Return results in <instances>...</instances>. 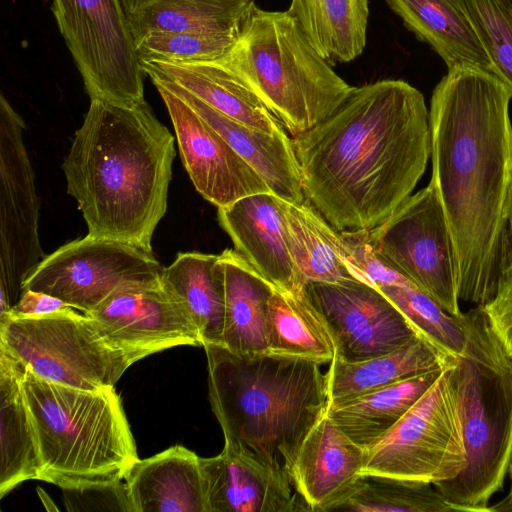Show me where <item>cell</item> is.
I'll use <instances>...</instances> for the list:
<instances>
[{
  "label": "cell",
  "mask_w": 512,
  "mask_h": 512,
  "mask_svg": "<svg viewBox=\"0 0 512 512\" xmlns=\"http://www.w3.org/2000/svg\"><path fill=\"white\" fill-rule=\"evenodd\" d=\"M511 89L494 74L455 68L433 90V183L455 250L458 296L484 306L504 280L512 192Z\"/></svg>",
  "instance_id": "obj_1"
},
{
  "label": "cell",
  "mask_w": 512,
  "mask_h": 512,
  "mask_svg": "<svg viewBox=\"0 0 512 512\" xmlns=\"http://www.w3.org/2000/svg\"><path fill=\"white\" fill-rule=\"evenodd\" d=\"M291 138L305 202L340 232L369 231L388 219L431 156L424 96L403 80L354 87L329 117Z\"/></svg>",
  "instance_id": "obj_2"
},
{
  "label": "cell",
  "mask_w": 512,
  "mask_h": 512,
  "mask_svg": "<svg viewBox=\"0 0 512 512\" xmlns=\"http://www.w3.org/2000/svg\"><path fill=\"white\" fill-rule=\"evenodd\" d=\"M174 157L175 139L146 101L91 100L62 164L88 234L152 251Z\"/></svg>",
  "instance_id": "obj_3"
},
{
  "label": "cell",
  "mask_w": 512,
  "mask_h": 512,
  "mask_svg": "<svg viewBox=\"0 0 512 512\" xmlns=\"http://www.w3.org/2000/svg\"><path fill=\"white\" fill-rule=\"evenodd\" d=\"M203 347L211 409L225 442L291 477L302 442L328 410L321 364L272 353L240 355L222 345Z\"/></svg>",
  "instance_id": "obj_4"
},
{
  "label": "cell",
  "mask_w": 512,
  "mask_h": 512,
  "mask_svg": "<svg viewBox=\"0 0 512 512\" xmlns=\"http://www.w3.org/2000/svg\"><path fill=\"white\" fill-rule=\"evenodd\" d=\"M22 386L39 453V480L66 488L124 479L139 458L114 386L81 390L26 368Z\"/></svg>",
  "instance_id": "obj_5"
},
{
  "label": "cell",
  "mask_w": 512,
  "mask_h": 512,
  "mask_svg": "<svg viewBox=\"0 0 512 512\" xmlns=\"http://www.w3.org/2000/svg\"><path fill=\"white\" fill-rule=\"evenodd\" d=\"M464 314L468 344L454 360L453 379L467 463L434 486L454 511L489 512L512 464V360L482 306Z\"/></svg>",
  "instance_id": "obj_6"
},
{
  "label": "cell",
  "mask_w": 512,
  "mask_h": 512,
  "mask_svg": "<svg viewBox=\"0 0 512 512\" xmlns=\"http://www.w3.org/2000/svg\"><path fill=\"white\" fill-rule=\"evenodd\" d=\"M216 61L241 79L292 136L329 117L354 89L287 10L255 5L234 46Z\"/></svg>",
  "instance_id": "obj_7"
},
{
  "label": "cell",
  "mask_w": 512,
  "mask_h": 512,
  "mask_svg": "<svg viewBox=\"0 0 512 512\" xmlns=\"http://www.w3.org/2000/svg\"><path fill=\"white\" fill-rule=\"evenodd\" d=\"M0 347L38 377L87 391L114 386L131 366L91 319L72 307L43 316L0 319Z\"/></svg>",
  "instance_id": "obj_8"
},
{
  "label": "cell",
  "mask_w": 512,
  "mask_h": 512,
  "mask_svg": "<svg viewBox=\"0 0 512 512\" xmlns=\"http://www.w3.org/2000/svg\"><path fill=\"white\" fill-rule=\"evenodd\" d=\"M453 366L454 362L446 366L418 402L365 448L361 475L436 485L454 479L465 469L467 457Z\"/></svg>",
  "instance_id": "obj_9"
},
{
  "label": "cell",
  "mask_w": 512,
  "mask_h": 512,
  "mask_svg": "<svg viewBox=\"0 0 512 512\" xmlns=\"http://www.w3.org/2000/svg\"><path fill=\"white\" fill-rule=\"evenodd\" d=\"M51 10L90 100L145 101V72L119 0H52Z\"/></svg>",
  "instance_id": "obj_10"
},
{
  "label": "cell",
  "mask_w": 512,
  "mask_h": 512,
  "mask_svg": "<svg viewBox=\"0 0 512 512\" xmlns=\"http://www.w3.org/2000/svg\"><path fill=\"white\" fill-rule=\"evenodd\" d=\"M362 236L381 262L407 278L446 312L461 317L455 250L433 183L409 196Z\"/></svg>",
  "instance_id": "obj_11"
},
{
  "label": "cell",
  "mask_w": 512,
  "mask_h": 512,
  "mask_svg": "<svg viewBox=\"0 0 512 512\" xmlns=\"http://www.w3.org/2000/svg\"><path fill=\"white\" fill-rule=\"evenodd\" d=\"M164 267L152 251L87 234L45 256L22 283L89 312L112 295L161 284Z\"/></svg>",
  "instance_id": "obj_12"
},
{
  "label": "cell",
  "mask_w": 512,
  "mask_h": 512,
  "mask_svg": "<svg viewBox=\"0 0 512 512\" xmlns=\"http://www.w3.org/2000/svg\"><path fill=\"white\" fill-rule=\"evenodd\" d=\"M22 117L0 96V317L21 294L22 283L44 258L39 198L25 148Z\"/></svg>",
  "instance_id": "obj_13"
},
{
  "label": "cell",
  "mask_w": 512,
  "mask_h": 512,
  "mask_svg": "<svg viewBox=\"0 0 512 512\" xmlns=\"http://www.w3.org/2000/svg\"><path fill=\"white\" fill-rule=\"evenodd\" d=\"M303 291L332 339L334 358L367 360L420 336L400 310L366 281L307 282Z\"/></svg>",
  "instance_id": "obj_14"
},
{
  "label": "cell",
  "mask_w": 512,
  "mask_h": 512,
  "mask_svg": "<svg viewBox=\"0 0 512 512\" xmlns=\"http://www.w3.org/2000/svg\"><path fill=\"white\" fill-rule=\"evenodd\" d=\"M84 314L131 365L172 347L201 346L185 304L161 284L120 291Z\"/></svg>",
  "instance_id": "obj_15"
},
{
  "label": "cell",
  "mask_w": 512,
  "mask_h": 512,
  "mask_svg": "<svg viewBox=\"0 0 512 512\" xmlns=\"http://www.w3.org/2000/svg\"><path fill=\"white\" fill-rule=\"evenodd\" d=\"M170 115L183 165L200 195L217 208L271 192L262 177L183 99L154 84Z\"/></svg>",
  "instance_id": "obj_16"
},
{
  "label": "cell",
  "mask_w": 512,
  "mask_h": 512,
  "mask_svg": "<svg viewBox=\"0 0 512 512\" xmlns=\"http://www.w3.org/2000/svg\"><path fill=\"white\" fill-rule=\"evenodd\" d=\"M207 512L311 511L292 478L225 442L220 454L200 457Z\"/></svg>",
  "instance_id": "obj_17"
},
{
  "label": "cell",
  "mask_w": 512,
  "mask_h": 512,
  "mask_svg": "<svg viewBox=\"0 0 512 512\" xmlns=\"http://www.w3.org/2000/svg\"><path fill=\"white\" fill-rule=\"evenodd\" d=\"M217 217L234 249L275 288L304 289L288 244L282 198L272 192L248 195L217 208Z\"/></svg>",
  "instance_id": "obj_18"
},
{
  "label": "cell",
  "mask_w": 512,
  "mask_h": 512,
  "mask_svg": "<svg viewBox=\"0 0 512 512\" xmlns=\"http://www.w3.org/2000/svg\"><path fill=\"white\" fill-rule=\"evenodd\" d=\"M366 449L326 415L302 442L291 468L296 491L313 512H329L362 474Z\"/></svg>",
  "instance_id": "obj_19"
},
{
  "label": "cell",
  "mask_w": 512,
  "mask_h": 512,
  "mask_svg": "<svg viewBox=\"0 0 512 512\" xmlns=\"http://www.w3.org/2000/svg\"><path fill=\"white\" fill-rule=\"evenodd\" d=\"M148 76L153 84H160L183 99L213 127L262 177L273 194L292 203L305 201L299 162L287 132L270 134L246 126L213 109L172 81L154 74Z\"/></svg>",
  "instance_id": "obj_20"
},
{
  "label": "cell",
  "mask_w": 512,
  "mask_h": 512,
  "mask_svg": "<svg viewBox=\"0 0 512 512\" xmlns=\"http://www.w3.org/2000/svg\"><path fill=\"white\" fill-rule=\"evenodd\" d=\"M352 244L365 281L386 296L420 336L447 356L465 355L469 335L464 313L461 317L449 314L415 284L377 259L362 232L353 234Z\"/></svg>",
  "instance_id": "obj_21"
},
{
  "label": "cell",
  "mask_w": 512,
  "mask_h": 512,
  "mask_svg": "<svg viewBox=\"0 0 512 512\" xmlns=\"http://www.w3.org/2000/svg\"><path fill=\"white\" fill-rule=\"evenodd\" d=\"M124 480L133 512H207L200 456L184 446L136 460Z\"/></svg>",
  "instance_id": "obj_22"
},
{
  "label": "cell",
  "mask_w": 512,
  "mask_h": 512,
  "mask_svg": "<svg viewBox=\"0 0 512 512\" xmlns=\"http://www.w3.org/2000/svg\"><path fill=\"white\" fill-rule=\"evenodd\" d=\"M146 75L154 74L179 85L213 109L251 128L282 134L283 124L233 72L217 61L142 62Z\"/></svg>",
  "instance_id": "obj_23"
},
{
  "label": "cell",
  "mask_w": 512,
  "mask_h": 512,
  "mask_svg": "<svg viewBox=\"0 0 512 512\" xmlns=\"http://www.w3.org/2000/svg\"><path fill=\"white\" fill-rule=\"evenodd\" d=\"M289 248L307 282L365 281L344 232L332 227L311 205L282 199Z\"/></svg>",
  "instance_id": "obj_24"
},
{
  "label": "cell",
  "mask_w": 512,
  "mask_h": 512,
  "mask_svg": "<svg viewBox=\"0 0 512 512\" xmlns=\"http://www.w3.org/2000/svg\"><path fill=\"white\" fill-rule=\"evenodd\" d=\"M225 311L223 345L240 355L268 353L267 309L275 287L235 249L219 254Z\"/></svg>",
  "instance_id": "obj_25"
},
{
  "label": "cell",
  "mask_w": 512,
  "mask_h": 512,
  "mask_svg": "<svg viewBox=\"0 0 512 512\" xmlns=\"http://www.w3.org/2000/svg\"><path fill=\"white\" fill-rule=\"evenodd\" d=\"M404 25L427 43L448 70L476 68L494 74L469 18L455 0H385Z\"/></svg>",
  "instance_id": "obj_26"
},
{
  "label": "cell",
  "mask_w": 512,
  "mask_h": 512,
  "mask_svg": "<svg viewBox=\"0 0 512 512\" xmlns=\"http://www.w3.org/2000/svg\"><path fill=\"white\" fill-rule=\"evenodd\" d=\"M454 359L422 336L367 360L346 362L334 358L326 373L329 406L429 370L444 368L453 364Z\"/></svg>",
  "instance_id": "obj_27"
},
{
  "label": "cell",
  "mask_w": 512,
  "mask_h": 512,
  "mask_svg": "<svg viewBox=\"0 0 512 512\" xmlns=\"http://www.w3.org/2000/svg\"><path fill=\"white\" fill-rule=\"evenodd\" d=\"M25 367L0 347V497L40 478V459L22 386Z\"/></svg>",
  "instance_id": "obj_28"
},
{
  "label": "cell",
  "mask_w": 512,
  "mask_h": 512,
  "mask_svg": "<svg viewBox=\"0 0 512 512\" xmlns=\"http://www.w3.org/2000/svg\"><path fill=\"white\" fill-rule=\"evenodd\" d=\"M444 368L429 370L329 406L327 416L352 441L367 448L389 431L418 402Z\"/></svg>",
  "instance_id": "obj_29"
},
{
  "label": "cell",
  "mask_w": 512,
  "mask_h": 512,
  "mask_svg": "<svg viewBox=\"0 0 512 512\" xmlns=\"http://www.w3.org/2000/svg\"><path fill=\"white\" fill-rule=\"evenodd\" d=\"M161 285L188 309L201 346L223 345L225 294L219 254L181 252L164 267Z\"/></svg>",
  "instance_id": "obj_30"
},
{
  "label": "cell",
  "mask_w": 512,
  "mask_h": 512,
  "mask_svg": "<svg viewBox=\"0 0 512 512\" xmlns=\"http://www.w3.org/2000/svg\"><path fill=\"white\" fill-rule=\"evenodd\" d=\"M287 11L330 64L350 62L366 46L368 0H291Z\"/></svg>",
  "instance_id": "obj_31"
},
{
  "label": "cell",
  "mask_w": 512,
  "mask_h": 512,
  "mask_svg": "<svg viewBox=\"0 0 512 512\" xmlns=\"http://www.w3.org/2000/svg\"><path fill=\"white\" fill-rule=\"evenodd\" d=\"M268 353L298 357L319 364L335 357L332 339L304 291L274 289L267 309Z\"/></svg>",
  "instance_id": "obj_32"
},
{
  "label": "cell",
  "mask_w": 512,
  "mask_h": 512,
  "mask_svg": "<svg viewBox=\"0 0 512 512\" xmlns=\"http://www.w3.org/2000/svg\"><path fill=\"white\" fill-rule=\"evenodd\" d=\"M255 0H158L128 16L137 41L151 32L241 33Z\"/></svg>",
  "instance_id": "obj_33"
},
{
  "label": "cell",
  "mask_w": 512,
  "mask_h": 512,
  "mask_svg": "<svg viewBox=\"0 0 512 512\" xmlns=\"http://www.w3.org/2000/svg\"><path fill=\"white\" fill-rule=\"evenodd\" d=\"M332 511L450 512L454 511L438 489L428 483L377 475H361L352 490Z\"/></svg>",
  "instance_id": "obj_34"
},
{
  "label": "cell",
  "mask_w": 512,
  "mask_h": 512,
  "mask_svg": "<svg viewBox=\"0 0 512 512\" xmlns=\"http://www.w3.org/2000/svg\"><path fill=\"white\" fill-rule=\"evenodd\" d=\"M240 34L208 30L151 32L136 41V49L141 63L216 61L231 50Z\"/></svg>",
  "instance_id": "obj_35"
},
{
  "label": "cell",
  "mask_w": 512,
  "mask_h": 512,
  "mask_svg": "<svg viewBox=\"0 0 512 512\" xmlns=\"http://www.w3.org/2000/svg\"><path fill=\"white\" fill-rule=\"evenodd\" d=\"M473 25L494 75L512 91V7L505 0H455Z\"/></svg>",
  "instance_id": "obj_36"
},
{
  "label": "cell",
  "mask_w": 512,
  "mask_h": 512,
  "mask_svg": "<svg viewBox=\"0 0 512 512\" xmlns=\"http://www.w3.org/2000/svg\"><path fill=\"white\" fill-rule=\"evenodd\" d=\"M61 489L68 511L133 512L125 482L121 480Z\"/></svg>",
  "instance_id": "obj_37"
},
{
  "label": "cell",
  "mask_w": 512,
  "mask_h": 512,
  "mask_svg": "<svg viewBox=\"0 0 512 512\" xmlns=\"http://www.w3.org/2000/svg\"><path fill=\"white\" fill-rule=\"evenodd\" d=\"M482 308L491 329L512 360V275L501 282L495 296Z\"/></svg>",
  "instance_id": "obj_38"
},
{
  "label": "cell",
  "mask_w": 512,
  "mask_h": 512,
  "mask_svg": "<svg viewBox=\"0 0 512 512\" xmlns=\"http://www.w3.org/2000/svg\"><path fill=\"white\" fill-rule=\"evenodd\" d=\"M68 306L65 302L57 297L44 292L24 289L21 291L18 301L11 306L6 315L0 319L37 317L51 314Z\"/></svg>",
  "instance_id": "obj_39"
},
{
  "label": "cell",
  "mask_w": 512,
  "mask_h": 512,
  "mask_svg": "<svg viewBox=\"0 0 512 512\" xmlns=\"http://www.w3.org/2000/svg\"><path fill=\"white\" fill-rule=\"evenodd\" d=\"M504 275H505V278L507 276L512 275V192L510 195L508 209H507L506 256H505Z\"/></svg>",
  "instance_id": "obj_40"
},
{
  "label": "cell",
  "mask_w": 512,
  "mask_h": 512,
  "mask_svg": "<svg viewBox=\"0 0 512 512\" xmlns=\"http://www.w3.org/2000/svg\"><path fill=\"white\" fill-rule=\"evenodd\" d=\"M127 16L158 0H119Z\"/></svg>",
  "instance_id": "obj_41"
},
{
  "label": "cell",
  "mask_w": 512,
  "mask_h": 512,
  "mask_svg": "<svg viewBox=\"0 0 512 512\" xmlns=\"http://www.w3.org/2000/svg\"><path fill=\"white\" fill-rule=\"evenodd\" d=\"M489 512H512V489L505 498L490 507Z\"/></svg>",
  "instance_id": "obj_42"
},
{
  "label": "cell",
  "mask_w": 512,
  "mask_h": 512,
  "mask_svg": "<svg viewBox=\"0 0 512 512\" xmlns=\"http://www.w3.org/2000/svg\"><path fill=\"white\" fill-rule=\"evenodd\" d=\"M509 476H510V489H512V464L510 467Z\"/></svg>",
  "instance_id": "obj_43"
},
{
  "label": "cell",
  "mask_w": 512,
  "mask_h": 512,
  "mask_svg": "<svg viewBox=\"0 0 512 512\" xmlns=\"http://www.w3.org/2000/svg\"><path fill=\"white\" fill-rule=\"evenodd\" d=\"M512 7V0H505Z\"/></svg>",
  "instance_id": "obj_44"
}]
</instances>
